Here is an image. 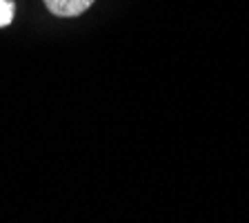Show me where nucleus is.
I'll list each match as a JSON object with an SVG mask.
<instances>
[{
    "label": "nucleus",
    "instance_id": "obj_1",
    "mask_svg": "<svg viewBox=\"0 0 249 223\" xmlns=\"http://www.w3.org/2000/svg\"><path fill=\"white\" fill-rule=\"evenodd\" d=\"M45 5L53 16L73 18V16L85 14L93 5V0H45Z\"/></svg>",
    "mask_w": 249,
    "mask_h": 223
},
{
    "label": "nucleus",
    "instance_id": "obj_2",
    "mask_svg": "<svg viewBox=\"0 0 249 223\" xmlns=\"http://www.w3.org/2000/svg\"><path fill=\"white\" fill-rule=\"evenodd\" d=\"M11 20H14V2L0 0V27H7Z\"/></svg>",
    "mask_w": 249,
    "mask_h": 223
}]
</instances>
